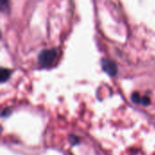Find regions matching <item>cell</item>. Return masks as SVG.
Returning <instances> with one entry per match:
<instances>
[{"label":"cell","mask_w":155,"mask_h":155,"mask_svg":"<svg viewBox=\"0 0 155 155\" xmlns=\"http://www.w3.org/2000/svg\"><path fill=\"white\" fill-rule=\"evenodd\" d=\"M58 50L56 48H50L42 50L37 57L38 64L42 67H50L57 60Z\"/></svg>","instance_id":"cell-1"},{"label":"cell","mask_w":155,"mask_h":155,"mask_svg":"<svg viewBox=\"0 0 155 155\" xmlns=\"http://www.w3.org/2000/svg\"><path fill=\"white\" fill-rule=\"evenodd\" d=\"M101 64H102L103 70L104 72H106L108 74L114 76V75H115L117 74L118 68H117L116 64L113 60L108 59V58H104V59H102Z\"/></svg>","instance_id":"cell-2"},{"label":"cell","mask_w":155,"mask_h":155,"mask_svg":"<svg viewBox=\"0 0 155 155\" xmlns=\"http://www.w3.org/2000/svg\"><path fill=\"white\" fill-rule=\"evenodd\" d=\"M11 74V70L7 69V68H1V71H0V80L2 83L5 82L9 76Z\"/></svg>","instance_id":"cell-3"},{"label":"cell","mask_w":155,"mask_h":155,"mask_svg":"<svg viewBox=\"0 0 155 155\" xmlns=\"http://www.w3.org/2000/svg\"><path fill=\"white\" fill-rule=\"evenodd\" d=\"M142 99L143 96L139 94V93H133V94L131 95V100L134 104H142Z\"/></svg>","instance_id":"cell-4"},{"label":"cell","mask_w":155,"mask_h":155,"mask_svg":"<svg viewBox=\"0 0 155 155\" xmlns=\"http://www.w3.org/2000/svg\"><path fill=\"white\" fill-rule=\"evenodd\" d=\"M69 140H70V142H71L72 144H75V143H77L79 142L78 137H76V136H74V135H73V136L71 135L70 138H69Z\"/></svg>","instance_id":"cell-5"}]
</instances>
